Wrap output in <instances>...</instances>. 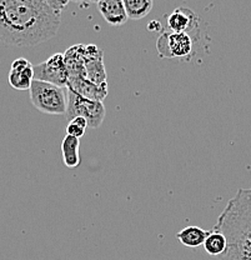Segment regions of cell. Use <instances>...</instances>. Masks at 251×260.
<instances>
[{
    "label": "cell",
    "mask_w": 251,
    "mask_h": 260,
    "mask_svg": "<svg viewBox=\"0 0 251 260\" xmlns=\"http://www.w3.org/2000/svg\"><path fill=\"white\" fill-rule=\"evenodd\" d=\"M84 78L96 84L106 83V72L104 65V53L96 45H85V65Z\"/></svg>",
    "instance_id": "52a82bcc"
},
{
    "label": "cell",
    "mask_w": 251,
    "mask_h": 260,
    "mask_svg": "<svg viewBox=\"0 0 251 260\" xmlns=\"http://www.w3.org/2000/svg\"><path fill=\"white\" fill-rule=\"evenodd\" d=\"M98 9L109 25H124L129 19L123 0H99Z\"/></svg>",
    "instance_id": "8fae6325"
},
{
    "label": "cell",
    "mask_w": 251,
    "mask_h": 260,
    "mask_svg": "<svg viewBox=\"0 0 251 260\" xmlns=\"http://www.w3.org/2000/svg\"><path fill=\"white\" fill-rule=\"evenodd\" d=\"M65 64L70 77H84L85 65V45L77 44L70 47L64 54Z\"/></svg>",
    "instance_id": "7c38bea8"
},
{
    "label": "cell",
    "mask_w": 251,
    "mask_h": 260,
    "mask_svg": "<svg viewBox=\"0 0 251 260\" xmlns=\"http://www.w3.org/2000/svg\"><path fill=\"white\" fill-rule=\"evenodd\" d=\"M105 110L102 102L86 99L75 91L67 89V110L65 114L66 120L71 121L73 119L82 116L88 121L90 128L96 129L101 125L105 119Z\"/></svg>",
    "instance_id": "277c9868"
},
{
    "label": "cell",
    "mask_w": 251,
    "mask_h": 260,
    "mask_svg": "<svg viewBox=\"0 0 251 260\" xmlns=\"http://www.w3.org/2000/svg\"><path fill=\"white\" fill-rule=\"evenodd\" d=\"M60 13L45 0H0V42L13 47H35L56 35Z\"/></svg>",
    "instance_id": "6da1fadb"
},
{
    "label": "cell",
    "mask_w": 251,
    "mask_h": 260,
    "mask_svg": "<svg viewBox=\"0 0 251 260\" xmlns=\"http://www.w3.org/2000/svg\"><path fill=\"white\" fill-rule=\"evenodd\" d=\"M209 234L210 232L199 226H186L177 233L176 238L183 245L188 246V248H198L201 244L204 245Z\"/></svg>",
    "instance_id": "5bb4252c"
},
{
    "label": "cell",
    "mask_w": 251,
    "mask_h": 260,
    "mask_svg": "<svg viewBox=\"0 0 251 260\" xmlns=\"http://www.w3.org/2000/svg\"><path fill=\"white\" fill-rule=\"evenodd\" d=\"M30 93L31 104L39 112L50 115H65L67 110V88L42 80H34Z\"/></svg>",
    "instance_id": "3957f363"
},
{
    "label": "cell",
    "mask_w": 251,
    "mask_h": 260,
    "mask_svg": "<svg viewBox=\"0 0 251 260\" xmlns=\"http://www.w3.org/2000/svg\"><path fill=\"white\" fill-rule=\"evenodd\" d=\"M61 155L63 161L67 168H77L80 164V139L79 138L65 135L61 140Z\"/></svg>",
    "instance_id": "4fadbf2b"
},
{
    "label": "cell",
    "mask_w": 251,
    "mask_h": 260,
    "mask_svg": "<svg viewBox=\"0 0 251 260\" xmlns=\"http://www.w3.org/2000/svg\"><path fill=\"white\" fill-rule=\"evenodd\" d=\"M71 2H74V3H83L84 0H71Z\"/></svg>",
    "instance_id": "ffe728a7"
},
{
    "label": "cell",
    "mask_w": 251,
    "mask_h": 260,
    "mask_svg": "<svg viewBox=\"0 0 251 260\" xmlns=\"http://www.w3.org/2000/svg\"><path fill=\"white\" fill-rule=\"evenodd\" d=\"M88 121L85 119L82 118V116H78V118L73 119L71 121L67 123L66 126V134L71 135V137L75 138H82L84 134H85V130L88 128Z\"/></svg>",
    "instance_id": "e0dca14e"
},
{
    "label": "cell",
    "mask_w": 251,
    "mask_h": 260,
    "mask_svg": "<svg viewBox=\"0 0 251 260\" xmlns=\"http://www.w3.org/2000/svg\"><path fill=\"white\" fill-rule=\"evenodd\" d=\"M206 253L211 256H221L228 249V239L221 232L211 229L204 243Z\"/></svg>",
    "instance_id": "9a60e30c"
},
{
    "label": "cell",
    "mask_w": 251,
    "mask_h": 260,
    "mask_svg": "<svg viewBox=\"0 0 251 260\" xmlns=\"http://www.w3.org/2000/svg\"><path fill=\"white\" fill-rule=\"evenodd\" d=\"M88 2H90V3H96V4H98L99 0H88Z\"/></svg>",
    "instance_id": "d6986e66"
},
{
    "label": "cell",
    "mask_w": 251,
    "mask_h": 260,
    "mask_svg": "<svg viewBox=\"0 0 251 260\" xmlns=\"http://www.w3.org/2000/svg\"><path fill=\"white\" fill-rule=\"evenodd\" d=\"M35 80L47 81L54 85L66 88L69 81V72L64 59V54L56 53L44 63L34 65Z\"/></svg>",
    "instance_id": "8992f818"
},
{
    "label": "cell",
    "mask_w": 251,
    "mask_h": 260,
    "mask_svg": "<svg viewBox=\"0 0 251 260\" xmlns=\"http://www.w3.org/2000/svg\"><path fill=\"white\" fill-rule=\"evenodd\" d=\"M66 88L86 99L98 100V102H102L107 95V81L96 84L84 77H70Z\"/></svg>",
    "instance_id": "30bf717a"
},
{
    "label": "cell",
    "mask_w": 251,
    "mask_h": 260,
    "mask_svg": "<svg viewBox=\"0 0 251 260\" xmlns=\"http://www.w3.org/2000/svg\"><path fill=\"white\" fill-rule=\"evenodd\" d=\"M166 24L167 28L171 31L190 34L191 30L198 31L199 25H200V18L189 8L180 7L176 8L171 14L167 15Z\"/></svg>",
    "instance_id": "9c48e42d"
},
{
    "label": "cell",
    "mask_w": 251,
    "mask_h": 260,
    "mask_svg": "<svg viewBox=\"0 0 251 260\" xmlns=\"http://www.w3.org/2000/svg\"><path fill=\"white\" fill-rule=\"evenodd\" d=\"M212 229L228 239V249L220 260H251V188L236 191Z\"/></svg>",
    "instance_id": "7a4b0ae2"
},
{
    "label": "cell",
    "mask_w": 251,
    "mask_h": 260,
    "mask_svg": "<svg viewBox=\"0 0 251 260\" xmlns=\"http://www.w3.org/2000/svg\"><path fill=\"white\" fill-rule=\"evenodd\" d=\"M126 13L131 20H141L153 9V0H123Z\"/></svg>",
    "instance_id": "2e32d148"
},
{
    "label": "cell",
    "mask_w": 251,
    "mask_h": 260,
    "mask_svg": "<svg viewBox=\"0 0 251 260\" xmlns=\"http://www.w3.org/2000/svg\"><path fill=\"white\" fill-rule=\"evenodd\" d=\"M71 0H45L48 5L56 13H61Z\"/></svg>",
    "instance_id": "ac0fdd59"
},
{
    "label": "cell",
    "mask_w": 251,
    "mask_h": 260,
    "mask_svg": "<svg viewBox=\"0 0 251 260\" xmlns=\"http://www.w3.org/2000/svg\"><path fill=\"white\" fill-rule=\"evenodd\" d=\"M34 80V65L25 58L15 59L8 75L9 85L15 90H30Z\"/></svg>",
    "instance_id": "ba28073f"
},
{
    "label": "cell",
    "mask_w": 251,
    "mask_h": 260,
    "mask_svg": "<svg viewBox=\"0 0 251 260\" xmlns=\"http://www.w3.org/2000/svg\"><path fill=\"white\" fill-rule=\"evenodd\" d=\"M156 50L160 58L188 61L193 56L194 39L188 32L161 31L156 40Z\"/></svg>",
    "instance_id": "5b68a950"
}]
</instances>
